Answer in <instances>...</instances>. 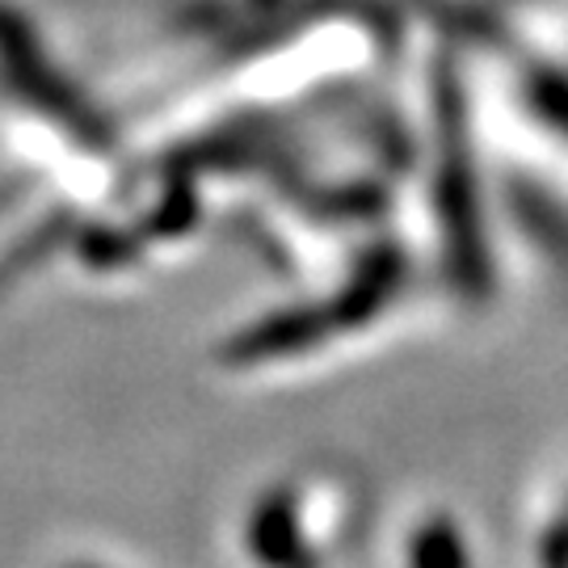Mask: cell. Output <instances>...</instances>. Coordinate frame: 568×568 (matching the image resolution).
Returning <instances> with one entry per match:
<instances>
[{"label": "cell", "instance_id": "cell-1", "mask_svg": "<svg viewBox=\"0 0 568 568\" xmlns=\"http://www.w3.org/2000/svg\"><path fill=\"white\" fill-rule=\"evenodd\" d=\"M363 501L342 467H295L253 488L227 527L224 568H345Z\"/></svg>", "mask_w": 568, "mask_h": 568}, {"label": "cell", "instance_id": "cell-2", "mask_svg": "<svg viewBox=\"0 0 568 568\" xmlns=\"http://www.w3.org/2000/svg\"><path fill=\"white\" fill-rule=\"evenodd\" d=\"M518 568H568V467L535 493L523 527Z\"/></svg>", "mask_w": 568, "mask_h": 568}, {"label": "cell", "instance_id": "cell-3", "mask_svg": "<svg viewBox=\"0 0 568 568\" xmlns=\"http://www.w3.org/2000/svg\"><path fill=\"white\" fill-rule=\"evenodd\" d=\"M396 568H471V539L447 509H429L400 530Z\"/></svg>", "mask_w": 568, "mask_h": 568}, {"label": "cell", "instance_id": "cell-4", "mask_svg": "<svg viewBox=\"0 0 568 568\" xmlns=\"http://www.w3.org/2000/svg\"><path fill=\"white\" fill-rule=\"evenodd\" d=\"M68 568H110V565H68Z\"/></svg>", "mask_w": 568, "mask_h": 568}]
</instances>
